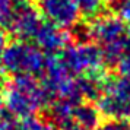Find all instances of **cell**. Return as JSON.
I'll return each instance as SVG.
<instances>
[{
	"instance_id": "obj_21",
	"label": "cell",
	"mask_w": 130,
	"mask_h": 130,
	"mask_svg": "<svg viewBox=\"0 0 130 130\" xmlns=\"http://www.w3.org/2000/svg\"><path fill=\"white\" fill-rule=\"evenodd\" d=\"M129 35H130V28H129Z\"/></svg>"
},
{
	"instance_id": "obj_9",
	"label": "cell",
	"mask_w": 130,
	"mask_h": 130,
	"mask_svg": "<svg viewBox=\"0 0 130 130\" xmlns=\"http://www.w3.org/2000/svg\"><path fill=\"white\" fill-rule=\"evenodd\" d=\"M80 102V101H79ZM77 102L67 98H57L48 104L45 120L48 121L50 127L63 130L69 123L73 121V108Z\"/></svg>"
},
{
	"instance_id": "obj_17",
	"label": "cell",
	"mask_w": 130,
	"mask_h": 130,
	"mask_svg": "<svg viewBox=\"0 0 130 130\" xmlns=\"http://www.w3.org/2000/svg\"><path fill=\"white\" fill-rule=\"evenodd\" d=\"M7 44V34L5 32V29L0 26V80L5 75V70H3V66H2V56H3V50Z\"/></svg>"
},
{
	"instance_id": "obj_8",
	"label": "cell",
	"mask_w": 130,
	"mask_h": 130,
	"mask_svg": "<svg viewBox=\"0 0 130 130\" xmlns=\"http://www.w3.org/2000/svg\"><path fill=\"white\" fill-rule=\"evenodd\" d=\"M32 40L45 56H57L72 42V34L70 31L44 21Z\"/></svg>"
},
{
	"instance_id": "obj_2",
	"label": "cell",
	"mask_w": 130,
	"mask_h": 130,
	"mask_svg": "<svg viewBox=\"0 0 130 130\" xmlns=\"http://www.w3.org/2000/svg\"><path fill=\"white\" fill-rule=\"evenodd\" d=\"M85 37L100 47L107 63H116L118 57L130 48L129 25L117 13H102L91 19Z\"/></svg>"
},
{
	"instance_id": "obj_5",
	"label": "cell",
	"mask_w": 130,
	"mask_h": 130,
	"mask_svg": "<svg viewBox=\"0 0 130 130\" xmlns=\"http://www.w3.org/2000/svg\"><path fill=\"white\" fill-rule=\"evenodd\" d=\"M96 108L101 116L107 118L130 117V79L124 76L105 77L100 96L96 98Z\"/></svg>"
},
{
	"instance_id": "obj_12",
	"label": "cell",
	"mask_w": 130,
	"mask_h": 130,
	"mask_svg": "<svg viewBox=\"0 0 130 130\" xmlns=\"http://www.w3.org/2000/svg\"><path fill=\"white\" fill-rule=\"evenodd\" d=\"M21 123L25 130H50V124L45 120V117H40L37 114L24 118Z\"/></svg>"
},
{
	"instance_id": "obj_14",
	"label": "cell",
	"mask_w": 130,
	"mask_h": 130,
	"mask_svg": "<svg viewBox=\"0 0 130 130\" xmlns=\"http://www.w3.org/2000/svg\"><path fill=\"white\" fill-rule=\"evenodd\" d=\"M117 67V72L120 76L129 77L130 79V48H127L120 57L117 59V61L114 63Z\"/></svg>"
},
{
	"instance_id": "obj_3",
	"label": "cell",
	"mask_w": 130,
	"mask_h": 130,
	"mask_svg": "<svg viewBox=\"0 0 130 130\" xmlns=\"http://www.w3.org/2000/svg\"><path fill=\"white\" fill-rule=\"evenodd\" d=\"M45 54L34 42L26 40L7 41L2 56V66L9 75H32L40 76L45 66Z\"/></svg>"
},
{
	"instance_id": "obj_16",
	"label": "cell",
	"mask_w": 130,
	"mask_h": 130,
	"mask_svg": "<svg viewBox=\"0 0 130 130\" xmlns=\"http://www.w3.org/2000/svg\"><path fill=\"white\" fill-rule=\"evenodd\" d=\"M116 12L127 25H130V0H117Z\"/></svg>"
},
{
	"instance_id": "obj_15",
	"label": "cell",
	"mask_w": 130,
	"mask_h": 130,
	"mask_svg": "<svg viewBox=\"0 0 130 130\" xmlns=\"http://www.w3.org/2000/svg\"><path fill=\"white\" fill-rule=\"evenodd\" d=\"M12 2L13 0H0V26H7L12 13Z\"/></svg>"
},
{
	"instance_id": "obj_10",
	"label": "cell",
	"mask_w": 130,
	"mask_h": 130,
	"mask_svg": "<svg viewBox=\"0 0 130 130\" xmlns=\"http://www.w3.org/2000/svg\"><path fill=\"white\" fill-rule=\"evenodd\" d=\"M73 121L89 130H94L101 121V112L89 101H80L73 108Z\"/></svg>"
},
{
	"instance_id": "obj_4",
	"label": "cell",
	"mask_w": 130,
	"mask_h": 130,
	"mask_svg": "<svg viewBox=\"0 0 130 130\" xmlns=\"http://www.w3.org/2000/svg\"><path fill=\"white\" fill-rule=\"evenodd\" d=\"M59 56L73 76L105 73V57L100 47L88 38L72 41Z\"/></svg>"
},
{
	"instance_id": "obj_6",
	"label": "cell",
	"mask_w": 130,
	"mask_h": 130,
	"mask_svg": "<svg viewBox=\"0 0 130 130\" xmlns=\"http://www.w3.org/2000/svg\"><path fill=\"white\" fill-rule=\"evenodd\" d=\"M42 22L44 19L32 0L12 2V13L7 22V28L15 38L31 41Z\"/></svg>"
},
{
	"instance_id": "obj_13",
	"label": "cell",
	"mask_w": 130,
	"mask_h": 130,
	"mask_svg": "<svg viewBox=\"0 0 130 130\" xmlns=\"http://www.w3.org/2000/svg\"><path fill=\"white\" fill-rule=\"evenodd\" d=\"M95 130H130V123L121 118H107L100 121Z\"/></svg>"
},
{
	"instance_id": "obj_11",
	"label": "cell",
	"mask_w": 130,
	"mask_h": 130,
	"mask_svg": "<svg viewBox=\"0 0 130 130\" xmlns=\"http://www.w3.org/2000/svg\"><path fill=\"white\" fill-rule=\"evenodd\" d=\"M73 2H75L80 16L89 19V21L105 13L107 0H73Z\"/></svg>"
},
{
	"instance_id": "obj_7",
	"label": "cell",
	"mask_w": 130,
	"mask_h": 130,
	"mask_svg": "<svg viewBox=\"0 0 130 130\" xmlns=\"http://www.w3.org/2000/svg\"><path fill=\"white\" fill-rule=\"evenodd\" d=\"M37 7L45 22L63 29L76 28L80 21V13L73 0H38Z\"/></svg>"
},
{
	"instance_id": "obj_20",
	"label": "cell",
	"mask_w": 130,
	"mask_h": 130,
	"mask_svg": "<svg viewBox=\"0 0 130 130\" xmlns=\"http://www.w3.org/2000/svg\"><path fill=\"white\" fill-rule=\"evenodd\" d=\"M3 121V102H2V95H0V123Z\"/></svg>"
},
{
	"instance_id": "obj_1",
	"label": "cell",
	"mask_w": 130,
	"mask_h": 130,
	"mask_svg": "<svg viewBox=\"0 0 130 130\" xmlns=\"http://www.w3.org/2000/svg\"><path fill=\"white\" fill-rule=\"evenodd\" d=\"M3 108L13 118L34 116L42 107L50 104L40 79L32 75H15L7 80L0 91Z\"/></svg>"
},
{
	"instance_id": "obj_18",
	"label": "cell",
	"mask_w": 130,
	"mask_h": 130,
	"mask_svg": "<svg viewBox=\"0 0 130 130\" xmlns=\"http://www.w3.org/2000/svg\"><path fill=\"white\" fill-rule=\"evenodd\" d=\"M0 130H25L22 123H18L15 120H5L0 123Z\"/></svg>"
},
{
	"instance_id": "obj_19",
	"label": "cell",
	"mask_w": 130,
	"mask_h": 130,
	"mask_svg": "<svg viewBox=\"0 0 130 130\" xmlns=\"http://www.w3.org/2000/svg\"><path fill=\"white\" fill-rule=\"evenodd\" d=\"M63 130H89V129L83 127V126H80V124H77L76 121H72V123H69Z\"/></svg>"
}]
</instances>
